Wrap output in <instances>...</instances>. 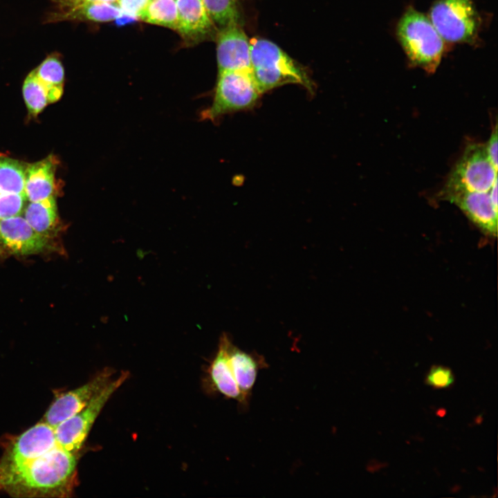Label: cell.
<instances>
[{"instance_id": "cell-9", "label": "cell", "mask_w": 498, "mask_h": 498, "mask_svg": "<svg viewBox=\"0 0 498 498\" xmlns=\"http://www.w3.org/2000/svg\"><path fill=\"white\" fill-rule=\"evenodd\" d=\"M446 200L457 206L464 214L486 236L497 234V206L489 192H461L450 194Z\"/></svg>"}, {"instance_id": "cell-23", "label": "cell", "mask_w": 498, "mask_h": 498, "mask_svg": "<svg viewBox=\"0 0 498 498\" xmlns=\"http://www.w3.org/2000/svg\"><path fill=\"white\" fill-rule=\"evenodd\" d=\"M454 382V376L452 370L441 365L432 367L425 377V383L435 389L448 388Z\"/></svg>"}, {"instance_id": "cell-15", "label": "cell", "mask_w": 498, "mask_h": 498, "mask_svg": "<svg viewBox=\"0 0 498 498\" xmlns=\"http://www.w3.org/2000/svg\"><path fill=\"white\" fill-rule=\"evenodd\" d=\"M230 342L225 334L221 338L218 351L210 366V376L218 392L228 398L237 400L244 408L246 405L229 362L228 348Z\"/></svg>"}, {"instance_id": "cell-4", "label": "cell", "mask_w": 498, "mask_h": 498, "mask_svg": "<svg viewBox=\"0 0 498 498\" xmlns=\"http://www.w3.org/2000/svg\"><path fill=\"white\" fill-rule=\"evenodd\" d=\"M261 94L252 69L219 72L212 102L201 113V120L216 122L225 114L248 109Z\"/></svg>"}, {"instance_id": "cell-3", "label": "cell", "mask_w": 498, "mask_h": 498, "mask_svg": "<svg viewBox=\"0 0 498 498\" xmlns=\"http://www.w3.org/2000/svg\"><path fill=\"white\" fill-rule=\"evenodd\" d=\"M250 44L252 71L261 93L290 83L311 88L305 71L277 44L261 38Z\"/></svg>"}, {"instance_id": "cell-1", "label": "cell", "mask_w": 498, "mask_h": 498, "mask_svg": "<svg viewBox=\"0 0 498 498\" xmlns=\"http://www.w3.org/2000/svg\"><path fill=\"white\" fill-rule=\"evenodd\" d=\"M77 454L59 443L46 452L0 470V491L13 497H68L77 481Z\"/></svg>"}, {"instance_id": "cell-25", "label": "cell", "mask_w": 498, "mask_h": 498, "mask_svg": "<svg viewBox=\"0 0 498 498\" xmlns=\"http://www.w3.org/2000/svg\"><path fill=\"white\" fill-rule=\"evenodd\" d=\"M487 155L494 167L497 169V127L495 125L490 137L485 145Z\"/></svg>"}, {"instance_id": "cell-17", "label": "cell", "mask_w": 498, "mask_h": 498, "mask_svg": "<svg viewBox=\"0 0 498 498\" xmlns=\"http://www.w3.org/2000/svg\"><path fill=\"white\" fill-rule=\"evenodd\" d=\"M24 217L35 230L50 237L58 221L55 196L30 202L24 209Z\"/></svg>"}, {"instance_id": "cell-14", "label": "cell", "mask_w": 498, "mask_h": 498, "mask_svg": "<svg viewBox=\"0 0 498 498\" xmlns=\"http://www.w3.org/2000/svg\"><path fill=\"white\" fill-rule=\"evenodd\" d=\"M178 12L177 30L188 39H200L211 34L214 23L209 17L202 0H176Z\"/></svg>"}, {"instance_id": "cell-20", "label": "cell", "mask_w": 498, "mask_h": 498, "mask_svg": "<svg viewBox=\"0 0 498 498\" xmlns=\"http://www.w3.org/2000/svg\"><path fill=\"white\" fill-rule=\"evenodd\" d=\"M202 2L212 21L221 28L239 24L237 0H202Z\"/></svg>"}, {"instance_id": "cell-7", "label": "cell", "mask_w": 498, "mask_h": 498, "mask_svg": "<svg viewBox=\"0 0 498 498\" xmlns=\"http://www.w3.org/2000/svg\"><path fill=\"white\" fill-rule=\"evenodd\" d=\"M127 371L121 372L95 395L80 412L54 427L59 444L66 450L78 453L100 412L113 393L128 378Z\"/></svg>"}, {"instance_id": "cell-5", "label": "cell", "mask_w": 498, "mask_h": 498, "mask_svg": "<svg viewBox=\"0 0 498 498\" xmlns=\"http://www.w3.org/2000/svg\"><path fill=\"white\" fill-rule=\"evenodd\" d=\"M497 181V169L490 162L485 145L468 144L439 192V197L461 192H489Z\"/></svg>"}, {"instance_id": "cell-8", "label": "cell", "mask_w": 498, "mask_h": 498, "mask_svg": "<svg viewBox=\"0 0 498 498\" xmlns=\"http://www.w3.org/2000/svg\"><path fill=\"white\" fill-rule=\"evenodd\" d=\"M114 374L105 368L91 380L74 389L60 393L46 410L42 421L55 427L82 409L110 381Z\"/></svg>"}, {"instance_id": "cell-13", "label": "cell", "mask_w": 498, "mask_h": 498, "mask_svg": "<svg viewBox=\"0 0 498 498\" xmlns=\"http://www.w3.org/2000/svg\"><path fill=\"white\" fill-rule=\"evenodd\" d=\"M57 160L53 156L26 166L24 193L30 202L55 195Z\"/></svg>"}, {"instance_id": "cell-2", "label": "cell", "mask_w": 498, "mask_h": 498, "mask_svg": "<svg viewBox=\"0 0 498 498\" xmlns=\"http://www.w3.org/2000/svg\"><path fill=\"white\" fill-rule=\"evenodd\" d=\"M398 39L411 64L434 73L444 50V40L429 17L409 8L397 26Z\"/></svg>"}, {"instance_id": "cell-22", "label": "cell", "mask_w": 498, "mask_h": 498, "mask_svg": "<svg viewBox=\"0 0 498 498\" xmlns=\"http://www.w3.org/2000/svg\"><path fill=\"white\" fill-rule=\"evenodd\" d=\"M26 200L25 193H0V219L20 215Z\"/></svg>"}, {"instance_id": "cell-16", "label": "cell", "mask_w": 498, "mask_h": 498, "mask_svg": "<svg viewBox=\"0 0 498 498\" xmlns=\"http://www.w3.org/2000/svg\"><path fill=\"white\" fill-rule=\"evenodd\" d=\"M121 10L111 3L86 2L64 10L48 12L46 21L56 23L66 21L106 22L118 18Z\"/></svg>"}, {"instance_id": "cell-11", "label": "cell", "mask_w": 498, "mask_h": 498, "mask_svg": "<svg viewBox=\"0 0 498 498\" xmlns=\"http://www.w3.org/2000/svg\"><path fill=\"white\" fill-rule=\"evenodd\" d=\"M216 44L219 73L252 69L250 40L239 24L221 28Z\"/></svg>"}, {"instance_id": "cell-6", "label": "cell", "mask_w": 498, "mask_h": 498, "mask_svg": "<svg viewBox=\"0 0 498 498\" xmlns=\"http://www.w3.org/2000/svg\"><path fill=\"white\" fill-rule=\"evenodd\" d=\"M429 19L444 41L472 43L475 41L480 18L471 0H437Z\"/></svg>"}, {"instance_id": "cell-19", "label": "cell", "mask_w": 498, "mask_h": 498, "mask_svg": "<svg viewBox=\"0 0 498 498\" xmlns=\"http://www.w3.org/2000/svg\"><path fill=\"white\" fill-rule=\"evenodd\" d=\"M26 166L19 160L0 156V193H24Z\"/></svg>"}, {"instance_id": "cell-10", "label": "cell", "mask_w": 498, "mask_h": 498, "mask_svg": "<svg viewBox=\"0 0 498 498\" xmlns=\"http://www.w3.org/2000/svg\"><path fill=\"white\" fill-rule=\"evenodd\" d=\"M0 241L13 254L29 255L48 248L50 237L37 232L18 215L0 219Z\"/></svg>"}, {"instance_id": "cell-24", "label": "cell", "mask_w": 498, "mask_h": 498, "mask_svg": "<svg viewBox=\"0 0 498 498\" xmlns=\"http://www.w3.org/2000/svg\"><path fill=\"white\" fill-rule=\"evenodd\" d=\"M150 0H117L116 3L122 12L130 16L138 17L147 6Z\"/></svg>"}, {"instance_id": "cell-21", "label": "cell", "mask_w": 498, "mask_h": 498, "mask_svg": "<svg viewBox=\"0 0 498 498\" xmlns=\"http://www.w3.org/2000/svg\"><path fill=\"white\" fill-rule=\"evenodd\" d=\"M23 95L29 113L33 116L39 114L50 104L47 91L33 71L29 73L24 82Z\"/></svg>"}, {"instance_id": "cell-18", "label": "cell", "mask_w": 498, "mask_h": 498, "mask_svg": "<svg viewBox=\"0 0 498 498\" xmlns=\"http://www.w3.org/2000/svg\"><path fill=\"white\" fill-rule=\"evenodd\" d=\"M138 17L147 23L177 30L178 12L176 0H150Z\"/></svg>"}, {"instance_id": "cell-12", "label": "cell", "mask_w": 498, "mask_h": 498, "mask_svg": "<svg viewBox=\"0 0 498 498\" xmlns=\"http://www.w3.org/2000/svg\"><path fill=\"white\" fill-rule=\"evenodd\" d=\"M228 351L234 378L244 404L248 406L258 373L268 365L261 356L245 352L234 346L231 341Z\"/></svg>"}]
</instances>
